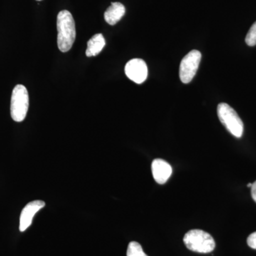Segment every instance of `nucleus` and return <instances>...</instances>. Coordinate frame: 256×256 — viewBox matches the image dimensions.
<instances>
[{"label":"nucleus","mask_w":256,"mask_h":256,"mask_svg":"<svg viewBox=\"0 0 256 256\" xmlns=\"http://www.w3.org/2000/svg\"><path fill=\"white\" fill-rule=\"evenodd\" d=\"M58 47L62 52H67L72 48L76 40V25L72 13L68 10H63L57 16Z\"/></svg>","instance_id":"1"},{"label":"nucleus","mask_w":256,"mask_h":256,"mask_svg":"<svg viewBox=\"0 0 256 256\" xmlns=\"http://www.w3.org/2000/svg\"><path fill=\"white\" fill-rule=\"evenodd\" d=\"M184 242L188 250L200 254H208L214 250V239L207 232L193 229L185 234Z\"/></svg>","instance_id":"2"},{"label":"nucleus","mask_w":256,"mask_h":256,"mask_svg":"<svg viewBox=\"0 0 256 256\" xmlns=\"http://www.w3.org/2000/svg\"><path fill=\"white\" fill-rule=\"evenodd\" d=\"M28 89L23 85H16L12 94L10 112L15 122H22L28 110Z\"/></svg>","instance_id":"3"},{"label":"nucleus","mask_w":256,"mask_h":256,"mask_svg":"<svg viewBox=\"0 0 256 256\" xmlns=\"http://www.w3.org/2000/svg\"><path fill=\"white\" fill-rule=\"evenodd\" d=\"M218 118L230 134L236 138H242L244 133V124L234 108L225 102L218 104L217 108Z\"/></svg>","instance_id":"4"},{"label":"nucleus","mask_w":256,"mask_h":256,"mask_svg":"<svg viewBox=\"0 0 256 256\" xmlns=\"http://www.w3.org/2000/svg\"><path fill=\"white\" fill-rule=\"evenodd\" d=\"M202 60L201 52L192 50L184 57L180 64V77L184 84H188L196 75Z\"/></svg>","instance_id":"5"},{"label":"nucleus","mask_w":256,"mask_h":256,"mask_svg":"<svg viewBox=\"0 0 256 256\" xmlns=\"http://www.w3.org/2000/svg\"><path fill=\"white\" fill-rule=\"evenodd\" d=\"M124 72L128 78L136 84H142L148 78V66L146 62L140 58H133L129 60L126 64Z\"/></svg>","instance_id":"6"},{"label":"nucleus","mask_w":256,"mask_h":256,"mask_svg":"<svg viewBox=\"0 0 256 256\" xmlns=\"http://www.w3.org/2000/svg\"><path fill=\"white\" fill-rule=\"evenodd\" d=\"M45 206L46 204L42 200H35V201L30 202L25 206L20 215V232H25L32 225V220L35 214Z\"/></svg>","instance_id":"7"},{"label":"nucleus","mask_w":256,"mask_h":256,"mask_svg":"<svg viewBox=\"0 0 256 256\" xmlns=\"http://www.w3.org/2000/svg\"><path fill=\"white\" fill-rule=\"evenodd\" d=\"M152 172L156 182L163 184L166 183L171 176L172 168L171 165L164 160L156 159L152 163Z\"/></svg>","instance_id":"8"},{"label":"nucleus","mask_w":256,"mask_h":256,"mask_svg":"<svg viewBox=\"0 0 256 256\" xmlns=\"http://www.w3.org/2000/svg\"><path fill=\"white\" fill-rule=\"evenodd\" d=\"M126 14V8L120 2H112L106 10L104 18L106 22L110 25L116 24Z\"/></svg>","instance_id":"9"},{"label":"nucleus","mask_w":256,"mask_h":256,"mask_svg":"<svg viewBox=\"0 0 256 256\" xmlns=\"http://www.w3.org/2000/svg\"><path fill=\"white\" fill-rule=\"evenodd\" d=\"M106 45V40L102 34H97L88 42L86 54L88 57L96 56L100 53Z\"/></svg>","instance_id":"10"},{"label":"nucleus","mask_w":256,"mask_h":256,"mask_svg":"<svg viewBox=\"0 0 256 256\" xmlns=\"http://www.w3.org/2000/svg\"><path fill=\"white\" fill-rule=\"evenodd\" d=\"M127 256H148L143 252L142 246L139 242H132L128 245Z\"/></svg>","instance_id":"11"},{"label":"nucleus","mask_w":256,"mask_h":256,"mask_svg":"<svg viewBox=\"0 0 256 256\" xmlns=\"http://www.w3.org/2000/svg\"><path fill=\"white\" fill-rule=\"evenodd\" d=\"M246 43L249 46H254L256 45V22L248 32L246 37Z\"/></svg>","instance_id":"12"},{"label":"nucleus","mask_w":256,"mask_h":256,"mask_svg":"<svg viewBox=\"0 0 256 256\" xmlns=\"http://www.w3.org/2000/svg\"><path fill=\"white\" fill-rule=\"evenodd\" d=\"M247 244L249 247L256 250V232H254L249 236L247 239Z\"/></svg>","instance_id":"13"},{"label":"nucleus","mask_w":256,"mask_h":256,"mask_svg":"<svg viewBox=\"0 0 256 256\" xmlns=\"http://www.w3.org/2000/svg\"><path fill=\"white\" fill-rule=\"evenodd\" d=\"M252 200H254L256 203V181L254 184H252Z\"/></svg>","instance_id":"14"},{"label":"nucleus","mask_w":256,"mask_h":256,"mask_svg":"<svg viewBox=\"0 0 256 256\" xmlns=\"http://www.w3.org/2000/svg\"><path fill=\"white\" fill-rule=\"evenodd\" d=\"M248 188H252V184L249 183L248 184Z\"/></svg>","instance_id":"15"},{"label":"nucleus","mask_w":256,"mask_h":256,"mask_svg":"<svg viewBox=\"0 0 256 256\" xmlns=\"http://www.w3.org/2000/svg\"><path fill=\"white\" fill-rule=\"evenodd\" d=\"M36 1H42V0H36Z\"/></svg>","instance_id":"16"}]
</instances>
